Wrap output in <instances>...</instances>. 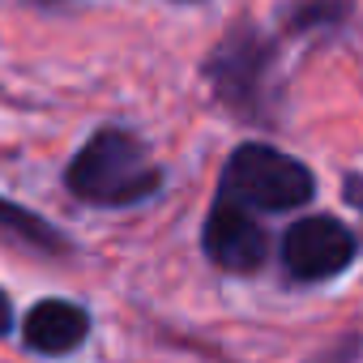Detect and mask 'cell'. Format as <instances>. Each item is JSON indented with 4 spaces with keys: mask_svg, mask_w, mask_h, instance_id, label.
I'll return each instance as SVG.
<instances>
[{
    "mask_svg": "<svg viewBox=\"0 0 363 363\" xmlns=\"http://www.w3.org/2000/svg\"><path fill=\"white\" fill-rule=\"evenodd\" d=\"M69 193L94 206H137L162 189L150 150L124 128H99L65 171Z\"/></svg>",
    "mask_w": 363,
    "mask_h": 363,
    "instance_id": "obj_1",
    "label": "cell"
},
{
    "mask_svg": "<svg viewBox=\"0 0 363 363\" xmlns=\"http://www.w3.org/2000/svg\"><path fill=\"white\" fill-rule=\"evenodd\" d=\"M312 193H316V179L299 158H291L274 145H257V141L240 145L223 171V197H231L244 210L282 214V210L308 206Z\"/></svg>",
    "mask_w": 363,
    "mask_h": 363,
    "instance_id": "obj_2",
    "label": "cell"
},
{
    "mask_svg": "<svg viewBox=\"0 0 363 363\" xmlns=\"http://www.w3.org/2000/svg\"><path fill=\"white\" fill-rule=\"evenodd\" d=\"M354 235L346 223L329 218V214H312V218H299L286 235H282V265L295 274V278H333L342 274L350 261H354Z\"/></svg>",
    "mask_w": 363,
    "mask_h": 363,
    "instance_id": "obj_3",
    "label": "cell"
},
{
    "mask_svg": "<svg viewBox=\"0 0 363 363\" xmlns=\"http://www.w3.org/2000/svg\"><path fill=\"white\" fill-rule=\"evenodd\" d=\"M206 252L214 265H223L231 274H252L269 257V235L252 218V210L235 206L231 197H218V206L206 223Z\"/></svg>",
    "mask_w": 363,
    "mask_h": 363,
    "instance_id": "obj_4",
    "label": "cell"
},
{
    "mask_svg": "<svg viewBox=\"0 0 363 363\" xmlns=\"http://www.w3.org/2000/svg\"><path fill=\"white\" fill-rule=\"evenodd\" d=\"M269 69V43H261L252 30H231V39L210 56L206 77L231 107H248L257 99V82Z\"/></svg>",
    "mask_w": 363,
    "mask_h": 363,
    "instance_id": "obj_5",
    "label": "cell"
},
{
    "mask_svg": "<svg viewBox=\"0 0 363 363\" xmlns=\"http://www.w3.org/2000/svg\"><path fill=\"white\" fill-rule=\"evenodd\" d=\"M86 333H90V316L73 299H43L30 308V316L22 325L26 346L39 354H69L86 342Z\"/></svg>",
    "mask_w": 363,
    "mask_h": 363,
    "instance_id": "obj_6",
    "label": "cell"
},
{
    "mask_svg": "<svg viewBox=\"0 0 363 363\" xmlns=\"http://www.w3.org/2000/svg\"><path fill=\"white\" fill-rule=\"evenodd\" d=\"M0 231H5V235H18V240L30 244L35 252H65L60 231H52L43 218H35L30 210H22V206H13V201H0Z\"/></svg>",
    "mask_w": 363,
    "mask_h": 363,
    "instance_id": "obj_7",
    "label": "cell"
},
{
    "mask_svg": "<svg viewBox=\"0 0 363 363\" xmlns=\"http://www.w3.org/2000/svg\"><path fill=\"white\" fill-rule=\"evenodd\" d=\"M13 329V308H9V295L0 291V333H9Z\"/></svg>",
    "mask_w": 363,
    "mask_h": 363,
    "instance_id": "obj_8",
    "label": "cell"
}]
</instances>
